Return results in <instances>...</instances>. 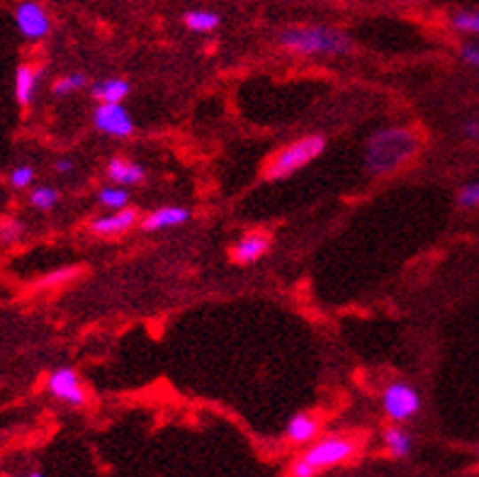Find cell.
Here are the masks:
<instances>
[{"label": "cell", "instance_id": "obj_1", "mask_svg": "<svg viewBox=\"0 0 479 477\" xmlns=\"http://www.w3.org/2000/svg\"><path fill=\"white\" fill-rule=\"evenodd\" d=\"M421 149V137L406 124H387L375 129L365 142L363 168L370 178H387L402 171L416 159Z\"/></svg>", "mask_w": 479, "mask_h": 477}, {"label": "cell", "instance_id": "obj_2", "mask_svg": "<svg viewBox=\"0 0 479 477\" xmlns=\"http://www.w3.org/2000/svg\"><path fill=\"white\" fill-rule=\"evenodd\" d=\"M280 47L295 57H348L353 39L328 25H292L280 32Z\"/></svg>", "mask_w": 479, "mask_h": 477}, {"label": "cell", "instance_id": "obj_3", "mask_svg": "<svg viewBox=\"0 0 479 477\" xmlns=\"http://www.w3.org/2000/svg\"><path fill=\"white\" fill-rule=\"evenodd\" d=\"M360 443L348 434H326L309 443L290 465V477H319L358 456Z\"/></svg>", "mask_w": 479, "mask_h": 477}, {"label": "cell", "instance_id": "obj_4", "mask_svg": "<svg viewBox=\"0 0 479 477\" xmlns=\"http://www.w3.org/2000/svg\"><path fill=\"white\" fill-rule=\"evenodd\" d=\"M326 152V139L321 134H309L299 137L295 142L285 144L282 149L273 153L263 168V178L268 183L288 181L290 176H295L302 168H307L309 163H314Z\"/></svg>", "mask_w": 479, "mask_h": 477}, {"label": "cell", "instance_id": "obj_5", "mask_svg": "<svg viewBox=\"0 0 479 477\" xmlns=\"http://www.w3.org/2000/svg\"><path fill=\"white\" fill-rule=\"evenodd\" d=\"M382 410L394 424L412 421L421 411V395L404 380H392L382 390Z\"/></svg>", "mask_w": 479, "mask_h": 477}, {"label": "cell", "instance_id": "obj_6", "mask_svg": "<svg viewBox=\"0 0 479 477\" xmlns=\"http://www.w3.org/2000/svg\"><path fill=\"white\" fill-rule=\"evenodd\" d=\"M47 392L54 400L64 402V404L73 407V410L86 407L88 402L86 387H83L81 375L73 368H57V371L49 372Z\"/></svg>", "mask_w": 479, "mask_h": 477}, {"label": "cell", "instance_id": "obj_7", "mask_svg": "<svg viewBox=\"0 0 479 477\" xmlns=\"http://www.w3.org/2000/svg\"><path fill=\"white\" fill-rule=\"evenodd\" d=\"M93 124L97 132L112 139H129L136 132V122L129 115V110L120 103H100L93 113Z\"/></svg>", "mask_w": 479, "mask_h": 477}, {"label": "cell", "instance_id": "obj_8", "mask_svg": "<svg viewBox=\"0 0 479 477\" xmlns=\"http://www.w3.org/2000/svg\"><path fill=\"white\" fill-rule=\"evenodd\" d=\"M15 25L29 42H42L51 32V18L39 0H19L15 8Z\"/></svg>", "mask_w": 479, "mask_h": 477}, {"label": "cell", "instance_id": "obj_9", "mask_svg": "<svg viewBox=\"0 0 479 477\" xmlns=\"http://www.w3.org/2000/svg\"><path fill=\"white\" fill-rule=\"evenodd\" d=\"M139 212L132 207H122V210H110L107 215L93 217L88 230L96 237H122L127 231H132L139 224Z\"/></svg>", "mask_w": 479, "mask_h": 477}, {"label": "cell", "instance_id": "obj_10", "mask_svg": "<svg viewBox=\"0 0 479 477\" xmlns=\"http://www.w3.org/2000/svg\"><path fill=\"white\" fill-rule=\"evenodd\" d=\"M321 434V419L312 411H297L285 424V439L292 446H309Z\"/></svg>", "mask_w": 479, "mask_h": 477}, {"label": "cell", "instance_id": "obj_11", "mask_svg": "<svg viewBox=\"0 0 479 477\" xmlns=\"http://www.w3.org/2000/svg\"><path fill=\"white\" fill-rule=\"evenodd\" d=\"M270 251V237L266 231H251L234 244L231 248V261L239 266H251Z\"/></svg>", "mask_w": 479, "mask_h": 477}, {"label": "cell", "instance_id": "obj_12", "mask_svg": "<svg viewBox=\"0 0 479 477\" xmlns=\"http://www.w3.org/2000/svg\"><path fill=\"white\" fill-rule=\"evenodd\" d=\"M192 212L188 207H181V205H166V207H158L151 215H146L144 220L139 222L144 231H163L173 230V227H181L185 222H190Z\"/></svg>", "mask_w": 479, "mask_h": 477}, {"label": "cell", "instance_id": "obj_13", "mask_svg": "<svg viewBox=\"0 0 479 477\" xmlns=\"http://www.w3.org/2000/svg\"><path fill=\"white\" fill-rule=\"evenodd\" d=\"M42 74L44 68L35 66V64H19L18 71H15V100H18L19 107H29L32 100H35V93H37L39 81H42Z\"/></svg>", "mask_w": 479, "mask_h": 477}, {"label": "cell", "instance_id": "obj_14", "mask_svg": "<svg viewBox=\"0 0 479 477\" xmlns=\"http://www.w3.org/2000/svg\"><path fill=\"white\" fill-rule=\"evenodd\" d=\"M105 176L117 185H139V183L146 181V171L144 166H139V163L129 161V159H122V156H115V159H110L105 166Z\"/></svg>", "mask_w": 479, "mask_h": 477}, {"label": "cell", "instance_id": "obj_15", "mask_svg": "<svg viewBox=\"0 0 479 477\" xmlns=\"http://www.w3.org/2000/svg\"><path fill=\"white\" fill-rule=\"evenodd\" d=\"M129 81L127 78L112 76V78H100L97 83L90 86V96L97 103H122L127 96H129Z\"/></svg>", "mask_w": 479, "mask_h": 477}, {"label": "cell", "instance_id": "obj_16", "mask_svg": "<svg viewBox=\"0 0 479 477\" xmlns=\"http://www.w3.org/2000/svg\"><path fill=\"white\" fill-rule=\"evenodd\" d=\"M382 443H384V449L390 450V456H392V458H406L413 449L412 434H409L406 429H402L399 424H392V426H387V429H384Z\"/></svg>", "mask_w": 479, "mask_h": 477}, {"label": "cell", "instance_id": "obj_17", "mask_svg": "<svg viewBox=\"0 0 479 477\" xmlns=\"http://www.w3.org/2000/svg\"><path fill=\"white\" fill-rule=\"evenodd\" d=\"M182 22L195 35H207V32H214V29L220 27L221 18L214 10H188L182 15Z\"/></svg>", "mask_w": 479, "mask_h": 477}, {"label": "cell", "instance_id": "obj_18", "mask_svg": "<svg viewBox=\"0 0 479 477\" xmlns=\"http://www.w3.org/2000/svg\"><path fill=\"white\" fill-rule=\"evenodd\" d=\"M97 202L107 207V210H122L127 207V202H129V191H127L125 185H103L100 191H97Z\"/></svg>", "mask_w": 479, "mask_h": 477}, {"label": "cell", "instance_id": "obj_19", "mask_svg": "<svg viewBox=\"0 0 479 477\" xmlns=\"http://www.w3.org/2000/svg\"><path fill=\"white\" fill-rule=\"evenodd\" d=\"M451 27L460 35L479 37V10H455L451 15Z\"/></svg>", "mask_w": 479, "mask_h": 477}, {"label": "cell", "instance_id": "obj_20", "mask_svg": "<svg viewBox=\"0 0 479 477\" xmlns=\"http://www.w3.org/2000/svg\"><path fill=\"white\" fill-rule=\"evenodd\" d=\"M58 200H61V192H58L57 188H51V185H37L35 191L29 192V205H32L35 210H54Z\"/></svg>", "mask_w": 479, "mask_h": 477}, {"label": "cell", "instance_id": "obj_21", "mask_svg": "<svg viewBox=\"0 0 479 477\" xmlns=\"http://www.w3.org/2000/svg\"><path fill=\"white\" fill-rule=\"evenodd\" d=\"M88 83L86 74H66V76H61L54 81V86H51V93L58 98L71 96V93H76V90H83Z\"/></svg>", "mask_w": 479, "mask_h": 477}, {"label": "cell", "instance_id": "obj_22", "mask_svg": "<svg viewBox=\"0 0 479 477\" xmlns=\"http://www.w3.org/2000/svg\"><path fill=\"white\" fill-rule=\"evenodd\" d=\"M455 202L462 210H477L479 207V181H472L467 185H462L458 195H455Z\"/></svg>", "mask_w": 479, "mask_h": 477}, {"label": "cell", "instance_id": "obj_23", "mask_svg": "<svg viewBox=\"0 0 479 477\" xmlns=\"http://www.w3.org/2000/svg\"><path fill=\"white\" fill-rule=\"evenodd\" d=\"M35 178H37V173H35V168L32 166H18V168H12L8 176V183L15 188V191H25V188H29L32 183H35Z\"/></svg>", "mask_w": 479, "mask_h": 477}, {"label": "cell", "instance_id": "obj_24", "mask_svg": "<svg viewBox=\"0 0 479 477\" xmlns=\"http://www.w3.org/2000/svg\"><path fill=\"white\" fill-rule=\"evenodd\" d=\"M25 234V224L15 217H3L0 220V241L3 244H12V241H18L19 237Z\"/></svg>", "mask_w": 479, "mask_h": 477}, {"label": "cell", "instance_id": "obj_25", "mask_svg": "<svg viewBox=\"0 0 479 477\" xmlns=\"http://www.w3.org/2000/svg\"><path fill=\"white\" fill-rule=\"evenodd\" d=\"M460 59L467 66L479 68V42H467L460 47Z\"/></svg>", "mask_w": 479, "mask_h": 477}, {"label": "cell", "instance_id": "obj_26", "mask_svg": "<svg viewBox=\"0 0 479 477\" xmlns=\"http://www.w3.org/2000/svg\"><path fill=\"white\" fill-rule=\"evenodd\" d=\"M78 270L76 268H64V270H57V273H51L49 278H44V285H54V283H64L71 276H76Z\"/></svg>", "mask_w": 479, "mask_h": 477}, {"label": "cell", "instance_id": "obj_27", "mask_svg": "<svg viewBox=\"0 0 479 477\" xmlns=\"http://www.w3.org/2000/svg\"><path fill=\"white\" fill-rule=\"evenodd\" d=\"M462 137L479 144V120H467V122L462 124Z\"/></svg>", "mask_w": 479, "mask_h": 477}, {"label": "cell", "instance_id": "obj_28", "mask_svg": "<svg viewBox=\"0 0 479 477\" xmlns=\"http://www.w3.org/2000/svg\"><path fill=\"white\" fill-rule=\"evenodd\" d=\"M54 171L61 173V176H64V173H71L73 171V161H71V159H58V161L54 163Z\"/></svg>", "mask_w": 479, "mask_h": 477}, {"label": "cell", "instance_id": "obj_29", "mask_svg": "<svg viewBox=\"0 0 479 477\" xmlns=\"http://www.w3.org/2000/svg\"><path fill=\"white\" fill-rule=\"evenodd\" d=\"M25 477H44V475H42V473H29V475H25Z\"/></svg>", "mask_w": 479, "mask_h": 477}, {"label": "cell", "instance_id": "obj_30", "mask_svg": "<svg viewBox=\"0 0 479 477\" xmlns=\"http://www.w3.org/2000/svg\"><path fill=\"white\" fill-rule=\"evenodd\" d=\"M399 3H423V0H399Z\"/></svg>", "mask_w": 479, "mask_h": 477}, {"label": "cell", "instance_id": "obj_31", "mask_svg": "<svg viewBox=\"0 0 479 477\" xmlns=\"http://www.w3.org/2000/svg\"><path fill=\"white\" fill-rule=\"evenodd\" d=\"M477 456H479V446H477Z\"/></svg>", "mask_w": 479, "mask_h": 477}]
</instances>
